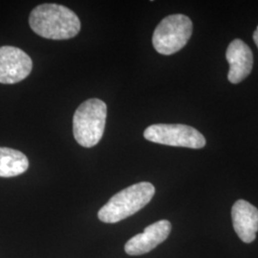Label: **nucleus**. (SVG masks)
Returning <instances> with one entry per match:
<instances>
[{"instance_id": "f257e3e1", "label": "nucleus", "mask_w": 258, "mask_h": 258, "mask_svg": "<svg viewBox=\"0 0 258 258\" xmlns=\"http://www.w3.org/2000/svg\"><path fill=\"white\" fill-rule=\"evenodd\" d=\"M29 24L38 36L54 40L72 38L81 31L78 16L59 4L38 5L31 12Z\"/></svg>"}, {"instance_id": "f03ea898", "label": "nucleus", "mask_w": 258, "mask_h": 258, "mask_svg": "<svg viewBox=\"0 0 258 258\" xmlns=\"http://www.w3.org/2000/svg\"><path fill=\"white\" fill-rule=\"evenodd\" d=\"M155 194L154 185L149 182L132 184L112 196L98 212L103 223H117L135 214L146 207Z\"/></svg>"}, {"instance_id": "7ed1b4c3", "label": "nucleus", "mask_w": 258, "mask_h": 258, "mask_svg": "<svg viewBox=\"0 0 258 258\" xmlns=\"http://www.w3.org/2000/svg\"><path fill=\"white\" fill-rule=\"evenodd\" d=\"M107 116L105 102L89 99L77 108L73 117V133L83 148H91L102 140Z\"/></svg>"}, {"instance_id": "20e7f679", "label": "nucleus", "mask_w": 258, "mask_h": 258, "mask_svg": "<svg viewBox=\"0 0 258 258\" xmlns=\"http://www.w3.org/2000/svg\"><path fill=\"white\" fill-rule=\"evenodd\" d=\"M194 25L190 19L184 15H170L157 26L152 43L157 52L162 55L175 54L183 49L192 35Z\"/></svg>"}, {"instance_id": "39448f33", "label": "nucleus", "mask_w": 258, "mask_h": 258, "mask_svg": "<svg viewBox=\"0 0 258 258\" xmlns=\"http://www.w3.org/2000/svg\"><path fill=\"white\" fill-rule=\"evenodd\" d=\"M144 137L149 142L170 147L198 149L206 146L203 135L185 124H152L145 130Z\"/></svg>"}, {"instance_id": "423d86ee", "label": "nucleus", "mask_w": 258, "mask_h": 258, "mask_svg": "<svg viewBox=\"0 0 258 258\" xmlns=\"http://www.w3.org/2000/svg\"><path fill=\"white\" fill-rule=\"evenodd\" d=\"M32 69L33 61L24 51L17 47H0V83H20Z\"/></svg>"}, {"instance_id": "0eeeda50", "label": "nucleus", "mask_w": 258, "mask_h": 258, "mask_svg": "<svg viewBox=\"0 0 258 258\" xmlns=\"http://www.w3.org/2000/svg\"><path fill=\"white\" fill-rule=\"evenodd\" d=\"M170 231V222L167 220L155 222L147 227L144 232L129 239L124 246V250L128 255L132 256L148 253L163 243L168 237Z\"/></svg>"}, {"instance_id": "6e6552de", "label": "nucleus", "mask_w": 258, "mask_h": 258, "mask_svg": "<svg viewBox=\"0 0 258 258\" xmlns=\"http://www.w3.org/2000/svg\"><path fill=\"white\" fill-rule=\"evenodd\" d=\"M226 58L230 64L228 79L236 84L244 81L251 72L253 64L252 52L243 40H232L226 51Z\"/></svg>"}, {"instance_id": "1a4fd4ad", "label": "nucleus", "mask_w": 258, "mask_h": 258, "mask_svg": "<svg viewBox=\"0 0 258 258\" xmlns=\"http://www.w3.org/2000/svg\"><path fill=\"white\" fill-rule=\"evenodd\" d=\"M233 229L245 243H251L258 231V210L245 200H238L231 209Z\"/></svg>"}, {"instance_id": "9d476101", "label": "nucleus", "mask_w": 258, "mask_h": 258, "mask_svg": "<svg viewBox=\"0 0 258 258\" xmlns=\"http://www.w3.org/2000/svg\"><path fill=\"white\" fill-rule=\"evenodd\" d=\"M29 167L25 154L19 150L0 148V177L10 178L24 173Z\"/></svg>"}, {"instance_id": "9b49d317", "label": "nucleus", "mask_w": 258, "mask_h": 258, "mask_svg": "<svg viewBox=\"0 0 258 258\" xmlns=\"http://www.w3.org/2000/svg\"><path fill=\"white\" fill-rule=\"evenodd\" d=\"M252 38H253V40H254V42H255V44H256V46H257L258 48V26L257 28H256V30L253 32Z\"/></svg>"}]
</instances>
